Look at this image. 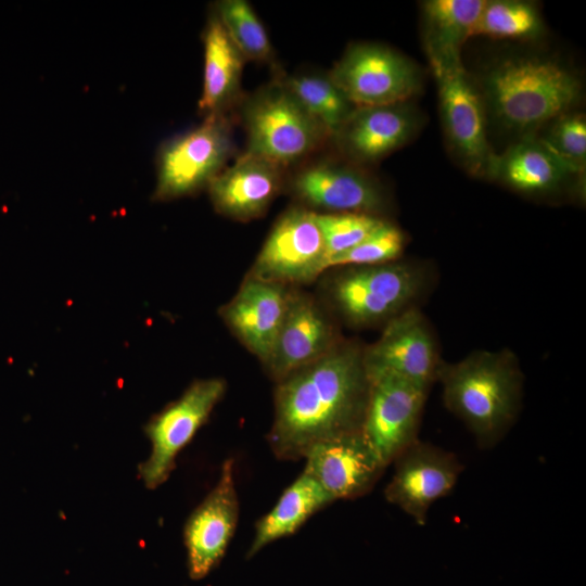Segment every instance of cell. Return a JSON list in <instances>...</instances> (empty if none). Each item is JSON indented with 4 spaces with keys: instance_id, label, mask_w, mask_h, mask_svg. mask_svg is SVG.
<instances>
[{
    "instance_id": "9",
    "label": "cell",
    "mask_w": 586,
    "mask_h": 586,
    "mask_svg": "<svg viewBox=\"0 0 586 586\" xmlns=\"http://www.w3.org/2000/svg\"><path fill=\"white\" fill-rule=\"evenodd\" d=\"M368 378L361 434L386 468L418 441L429 388L388 372Z\"/></svg>"
},
{
    "instance_id": "23",
    "label": "cell",
    "mask_w": 586,
    "mask_h": 586,
    "mask_svg": "<svg viewBox=\"0 0 586 586\" xmlns=\"http://www.w3.org/2000/svg\"><path fill=\"white\" fill-rule=\"evenodd\" d=\"M332 502L333 499L323 488L302 472L285 488L271 510L256 522L246 558L250 559L267 545L294 534L311 515Z\"/></svg>"
},
{
    "instance_id": "17",
    "label": "cell",
    "mask_w": 586,
    "mask_h": 586,
    "mask_svg": "<svg viewBox=\"0 0 586 586\" xmlns=\"http://www.w3.org/2000/svg\"><path fill=\"white\" fill-rule=\"evenodd\" d=\"M303 472L333 499H356L368 494L386 469L361 432L314 445L305 455Z\"/></svg>"
},
{
    "instance_id": "5",
    "label": "cell",
    "mask_w": 586,
    "mask_h": 586,
    "mask_svg": "<svg viewBox=\"0 0 586 586\" xmlns=\"http://www.w3.org/2000/svg\"><path fill=\"white\" fill-rule=\"evenodd\" d=\"M239 109L246 132L245 152L282 168L300 163L330 140L279 77L240 99Z\"/></svg>"
},
{
    "instance_id": "14",
    "label": "cell",
    "mask_w": 586,
    "mask_h": 586,
    "mask_svg": "<svg viewBox=\"0 0 586 586\" xmlns=\"http://www.w3.org/2000/svg\"><path fill=\"white\" fill-rule=\"evenodd\" d=\"M394 463L384 497L423 526L431 506L456 486L462 464L453 453L419 440Z\"/></svg>"
},
{
    "instance_id": "15",
    "label": "cell",
    "mask_w": 586,
    "mask_h": 586,
    "mask_svg": "<svg viewBox=\"0 0 586 586\" xmlns=\"http://www.w3.org/2000/svg\"><path fill=\"white\" fill-rule=\"evenodd\" d=\"M234 460L226 459L216 485L189 515L183 528L188 573L205 577L222 559L239 521Z\"/></svg>"
},
{
    "instance_id": "22",
    "label": "cell",
    "mask_w": 586,
    "mask_h": 586,
    "mask_svg": "<svg viewBox=\"0 0 586 586\" xmlns=\"http://www.w3.org/2000/svg\"><path fill=\"white\" fill-rule=\"evenodd\" d=\"M203 42L204 75L199 109L205 117L226 114L241 99V78L246 60L214 10L208 15Z\"/></svg>"
},
{
    "instance_id": "7",
    "label": "cell",
    "mask_w": 586,
    "mask_h": 586,
    "mask_svg": "<svg viewBox=\"0 0 586 586\" xmlns=\"http://www.w3.org/2000/svg\"><path fill=\"white\" fill-rule=\"evenodd\" d=\"M328 74L356 106L405 103L420 91L422 82L410 59L373 42L348 46Z\"/></svg>"
},
{
    "instance_id": "19",
    "label": "cell",
    "mask_w": 586,
    "mask_h": 586,
    "mask_svg": "<svg viewBox=\"0 0 586 586\" xmlns=\"http://www.w3.org/2000/svg\"><path fill=\"white\" fill-rule=\"evenodd\" d=\"M285 186L284 168L244 152L208 184L214 208L221 215L249 221L263 216Z\"/></svg>"
},
{
    "instance_id": "18",
    "label": "cell",
    "mask_w": 586,
    "mask_h": 586,
    "mask_svg": "<svg viewBox=\"0 0 586 586\" xmlns=\"http://www.w3.org/2000/svg\"><path fill=\"white\" fill-rule=\"evenodd\" d=\"M417 115L405 103L356 106L330 138L349 163H375L404 145L415 133Z\"/></svg>"
},
{
    "instance_id": "27",
    "label": "cell",
    "mask_w": 586,
    "mask_h": 586,
    "mask_svg": "<svg viewBox=\"0 0 586 586\" xmlns=\"http://www.w3.org/2000/svg\"><path fill=\"white\" fill-rule=\"evenodd\" d=\"M214 12L246 61L268 63L273 60L268 34L250 2L220 0L214 4Z\"/></svg>"
},
{
    "instance_id": "26",
    "label": "cell",
    "mask_w": 586,
    "mask_h": 586,
    "mask_svg": "<svg viewBox=\"0 0 586 586\" xmlns=\"http://www.w3.org/2000/svg\"><path fill=\"white\" fill-rule=\"evenodd\" d=\"M543 31L540 14L531 2L518 0L485 1L471 37L531 39Z\"/></svg>"
},
{
    "instance_id": "16",
    "label": "cell",
    "mask_w": 586,
    "mask_h": 586,
    "mask_svg": "<svg viewBox=\"0 0 586 586\" xmlns=\"http://www.w3.org/2000/svg\"><path fill=\"white\" fill-rule=\"evenodd\" d=\"M341 341L336 327L319 303L290 290L286 311L264 364L276 381L322 357Z\"/></svg>"
},
{
    "instance_id": "8",
    "label": "cell",
    "mask_w": 586,
    "mask_h": 586,
    "mask_svg": "<svg viewBox=\"0 0 586 586\" xmlns=\"http://www.w3.org/2000/svg\"><path fill=\"white\" fill-rule=\"evenodd\" d=\"M226 390L227 383L220 378L195 380L180 397L151 417L144 425L151 451L138 468L146 488L155 489L168 480L178 454L208 420Z\"/></svg>"
},
{
    "instance_id": "24",
    "label": "cell",
    "mask_w": 586,
    "mask_h": 586,
    "mask_svg": "<svg viewBox=\"0 0 586 586\" xmlns=\"http://www.w3.org/2000/svg\"><path fill=\"white\" fill-rule=\"evenodd\" d=\"M485 0H429L422 4L424 48L430 63L461 61Z\"/></svg>"
},
{
    "instance_id": "10",
    "label": "cell",
    "mask_w": 586,
    "mask_h": 586,
    "mask_svg": "<svg viewBox=\"0 0 586 586\" xmlns=\"http://www.w3.org/2000/svg\"><path fill=\"white\" fill-rule=\"evenodd\" d=\"M446 138L464 167L487 176L495 155L487 141L484 100L461 61L430 63Z\"/></svg>"
},
{
    "instance_id": "12",
    "label": "cell",
    "mask_w": 586,
    "mask_h": 586,
    "mask_svg": "<svg viewBox=\"0 0 586 586\" xmlns=\"http://www.w3.org/2000/svg\"><path fill=\"white\" fill-rule=\"evenodd\" d=\"M326 269L323 240L314 212L298 205L277 219L249 276L286 286L309 283Z\"/></svg>"
},
{
    "instance_id": "6",
    "label": "cell",
    "mask_w": 586,
    "mask_h": 586,
    "mask_svg": "<svg viewBox=\"0 0 586 586\" xmlns=\"http://www.w3.org/2000/svg\"><path fill=\"white\" fill-rule=\"evenodd\" d=\"M234 152L232 124L227 114L206 116L200 126L161 146L153 199L168 201L207 188Z\"/></svg>"
},
{
    "instance_id": "11",
    "label": "cell",
    "mask_w": 586,
    "mask_h": 586,
    "mask_svg": "<svg viewBox=\"0 0 586 586\" xmlns=\"http://www.w3.org/2000/svg\"><path fill=\"white\" fill-rule=\"evenodd\" d=\"M285 186L301 206L316 213L381 216L387 205L380 182L349 162L313 161L297 169Z\"/></svg>"
},
{
    "instance_id": "25",
    "label": "cell",
    "mask_w": 586,
    "mask_h": 586,
    "mask_svg": "<svg viewBox=\"0 0 586 586\" xmlns=\"http://www.w3.org/2000/svg\"><path fill=\"white\" fill-rule=\"evenodd\" d=\"M279 78L330 138L356 107L328 73H301Z\"/></svg>"
},
{
    "instance_id": "13",
    "label": "cell",
    "mask_w": 586,
    "mask_h": 586,
    "mask_svg": "<svg viewBox=\"0 0 586 586\" xmlns=\"http://www.w3.org/2000/svg\"><path fill=\"white\" fill-rule=\"evenodd\" d=\"M368 375L388 372L430 388L442 364L433 330L418 307L384 324L381 336L364 347Z\"/></svg>"
},
{
    "instance_id": "3",
    "label": "cell",
    "mask_w": 586,
    "mask_h": 586,
    "mask_svg": "<svg viewBox=\"0 0 586 586\" xmlns=\"http://www.w3.org/2000/svg\"><path fill=\"white\" fill-rule=\"evenodd\" d=\"M481 89L494 117L526 137L570 112L581 99L582 81L555 59L510 55L484 71Z\"/></svg>"
},
{
    "instance_id": "20",
    "label": "cell",
    "mask_w": 586,
    "mask_h": 586,
    "mask_svg": "<svg viewBox=\"0 0 586 586\" xmlns=\"http://www.w3.org/2000/svg\"><path fill=\"white\" fill-rule=\"evenodd\" d=\"M290 290L247 276L239 291L220 308L227 327L264 365L284 318Z\"/></svg>"
},
{
    "instance_id": "2",
    "label": "cell",
    "mask_w": 586,
    "mask_h": 586,
    "mask_svg": "<svg viewBox=\"0 0 586 586\" xmlns=\"http://www.w3.org/2000/svg\"><path fill=\"white\" fill-rule=\"evenodd\" d=\"M437 381L446 408L481 448L499 443L519 416L523 374L509 349L475 351L457 362H443Z\"/></svg>"
},
{
    "instance_id": "28",
    "label": "cell",
    "mask_w": 586,
    "mask_h": 586,
    "mask_svg": "<svg viewBox=\"0 0 586 586\" xmlns=\"http://www.w3.org/2000/svg\"><path fill=\"white\" fill-rule=\"evenodd\" d=\"M314 217L323 240L327 266L330 258L360 243L386 220L360 213L314 212Z\"/></svg>"
},
{
    "instance_id": "30",
    "label": "cell",
    "mask_w": 586,
    "mask_h": 586,
    "mask_svg": "<svg viewBox=\"0 0 586 586\" xmlns=\"http://www.w3.org/2000/svg\"><path fill=\"white\" fill-rule=\"evenodd\" d=\"M551 123L542 138L559 156L581 173L586 163V119L582 113L568 112Z\"/></svg>"
},
{
    "instance_id": "21",
    "label": "cell",
    "mask_w": 586,
    "mask_h": 586,
    "mask_svg": "<svg viewBox=\"0 0 586 586\" xmlns=\"http://www.w3.org/2000/svg\"><path fill=\"white\" fill-rule=\"evenodd\" d=\"M577 175L582 173L534 136L522 137L502 154H495L487 171V177L527 195L557 193Z\"/></svg>"
},
{
    "instance_id": "4",
    "label": "cell",
    "mask_w": 586,
    "mask_h": 586,
    "mask_svg": "<svg viewBox=\"0 0 586 586\" xmlns=\"http://www.w3.org/2000/svg\"><path fill=\"white\" fill-rule=\"evenodd\" d=\"M430 283L424 265L393 260L368 266H346L328 284L337 315L353 328L385 324L417 307Z\"/></svg>"
},
{
    "instance_id": "29",
    "label": "cell",
    "mask_w": 586,
    "mask_h": 586,
    "mask_svg": "<svg viewBox=\"0 0 586 586\" xmlns=\"http://www.w3.org/2000/svg\"><path fill=\"white\" fill-rule=\"evenodd\" d=\"M405 247L403 231L384 220L365 240L328 262L330 267L368 266L390 263L398 259Z\"/></svg>"
},
{
    "instance_id": "1",
    "label": "cell",
    "mask_w": 586,
    "mask_h": 586,
    "mask_svg": "<svg viewBox=\"0 0 586 586\" xmlns=\"http://www.w3.org/2000/svg\"><path fill=\"white\" fill-rule=\"evenodd\" d=\"M276 384L267 441L278 459H304L320 442L361 432L370 382L356 342L341 340Z\"/></svg>"
}]
</instances>
